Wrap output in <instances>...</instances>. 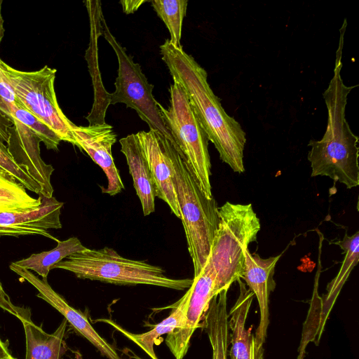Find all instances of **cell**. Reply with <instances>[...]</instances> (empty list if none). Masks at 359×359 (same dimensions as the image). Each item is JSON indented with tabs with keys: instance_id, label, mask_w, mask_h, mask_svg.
Segmentation results:
<instances>
[{
	"instance_id": "1",
	"label": "cell",
	"mask_w": 359,
	"mask_h": 359,
	"mask_svg": "<svg viewBox=\"0 0 359 359\" xmlns=\"http://www.w3.org/2000/svg\"><path fill=\"white\" fill-rule=\"evenodd\" d=\"M162 60L173 81L184 89L205 131L215 147L220 159L238 173L245 170L243 151L246 134L240 123L223 109L213 93L206 71L183 48L173 46L169 39L160 46Z\"/></svg>"
},
{
	"instance_id": "2",
	"label": "cell",
	"mask_w": 359,
	"mask_h": 359,
	"mask_svg": "<svg viewBox=\"0 0 359 359\" xmlns=\"http://www.w3.org/2000/svg\"><path fill=\"white\" fill-rule=\"evenodd\" d=\"M346 26L344 19L339 29L333 76L323 93L327 110L326 130L320 140L309 142L308 160L312 169L311 177L326 176L351 189L359 184L358 137L349 127L345 110L348 95L358 85L346 86L341 76Z\"/></svg>"
},
{
	"instance_id": "3",
	"label": "cell",
	"mask_w": 359,
	"mask_h": 359,
	"mask_svg": "<svg viewBox=\"0 0 359 359\" xmlns=\"http://www.w3.org/2000/svg\"><path fill=\"white\" fill-rule=\"evenodd\" d=\"M169 152L174 168L173 183L184 229L189 252L196 276L210 255L218 226V207L200 189L189 165L177 147L170 141Z\"/></svg>"
},
{
	"instance_id": "4",
	"label": "cell",
	"mask_w": 359,
	"mask_h": 359,
	"mask_svg": "<svg viewBox=\"0 0 359 359\" xmlns=\"http://www.w3.org/2000/svg\"><path fill=\"white\" fill-rule=\"evenodd\" d=\"M53 269L69 271L82 279L121 285L142 284L183 290L193 282V278H169L161 267L125 258L107 247L98 250L86 248L69 255Z\"/></svg>"
},
{
	"instance_id": "5",
	"label": "cell",
	"mask_w": 359,
	"mask_h": 359,
	"mask_svg": "<svg viewBox=\"0 0 359 359\" xmlns=\"http://www.w3.org/2000/svg\"><path fill=\"white\" fill-rule=\"evenodd\" d=\"M219 222L208 259L215 274V292L228 290L241 279L244 269L243 250L257 241L259 219L252 204L226 202L218 208Z\"/></svg>"
},
{
	"instance_id": "6",
	"label": "cell",
	"mask_w": 359,
	"mask_h": 359,
	"mask_svg": "<svg viewBox=\"0 0 359 359\" xmlns=\"http://www.w3.org/2000/svg\"><path fill=\"white\" fill-rule=\"evenodd\" d=\"M168 108L158 103L165 125L204 194L213 198L208 139L183 87L173 81Z\"/></svg>"
},
{
	"instance_id": "7",
	"label": "cell",
	"mask_w": 359,
	"mask_h": 359,
	"mask_svg": "<svg viewBox=\"0 0 359 359\" xmlns=\"http://www.w3.org/2000/svg\"><path fill=\"white\" fill-rule=\"evenodd\" d=\"M4 74L22 107L53 130L62 141L75 145L76 126L60 109L54 88L57 70L44 66L34 72L17 70L0 60Z\"/></svg>"
},
{
	"instance_id": "8",
	"label": "cell",
	"mask_w": 359,
	"mask_h": 359,
	"mask_svg": "<svg viewBox=\"0 0 359 359\" xmlns=\"http://www.w3.org/2000/svg\"><path fill=\"white\" fill-rule=\"evenodd\" d=\"M101 33L114 49L118 60V76L114 83L115 90L108 94L109 104L123 103L136 111L150 130H156L169 139L176 147L170 131L161 114L158 102L152 91L154 86L149 83L138 63L134 62L109 31L104 18L100 15Z\"/></svg>"
},
{
	"instance_id": "9",
	"label": "cell",
	"mask_w": 359,
	"mask_h": 359,
	"mask_svg": "<svg viewBox=\"0 0 359 359\" xmlns=\"http://www.w3.org/2000/svg\"><path fill=\"white\" fill-rule=\"evenodd\" d=\"M189 302L184 327L167 334L165 343L175 359H183L190 345L191 338L198 327H203L205 315L215 292V274L210 260L194 276L187 291Z\"/></svg>"
},
{
	"instance_id": "10",
	"label": "cell",
	"mask_w": 359,
	"mask_h": 359,
	"mask_svg": "<svg viewBox=\"0 0 359 359\" xmlns=\"http://www.w3.org/2000/svg\"><path fill=\"white\" fill-rule=\"evenodd\" d=\"M72 133L75 145L85 151L105 173L108 184L107 187H102V192L110 196L121 193L124 185L111 154V147L116 141L113 127L105 122L88 126H76Z\"/></svg>"
},
{
	"instance_id": "11",
	"label": "cell",
	"mask_w": 359,
	"mask_h": 359,
	"mask_svg": "<svg viewBox=\"0 0 359 359\" xmlns=\"http://www.w3.org/2000/svg\"><path fill=\"white\" fill-rule=\"evenodd\" d=\"M136 135L156 185V197L163 200L180 219L173 183L174 168L169 152L170 140L154 130L140 131Z\"/></svg>"
},
{
	"instance_id": "12",
	"label": "cell",
	"mask_w": 359,
	"mask_h": 359,
	"mask_svg": "<svg viewBox=\"0 0 359 359\" xmlns=\"http://www.w3.org/2000/svg\"><path fill=\"white\" fill-rule=\"evenodd\" d=\"M10 269L32 285L38 290L36 297L58 311L74 330L89 341L102 355L107 359H121L115 348L96 332L88 318L57 293L48 284L47 278L41 279L29 270L18 267L13 262L10 264Z\"/></svg>"
},
{
	"instance_id": "13",
	"label": "cell",
	"mask_w": 359,
	"mask_h": 359,
	"mask_svg": "<svg viewBox=\"0 0 359 359\" xmlns=\"http://www.w3.org/2000/svg\"><path fill=\"white\" fill-rule=\"evenodd\" d=\"M13 126L9 129L10 137L7 144L8 152L14 161L24 168L28 174L41 187V195L53 196V188L50 177L54 168L46 164L40 154V138L27 126L13 118Z\"/></svg>"
},
{
	"instance_id": "14",
	"label": "cell",
	"mask_w": 359,
	"mask_h": 359,
	"mask_svg": "<svg viewBox=\"0 0 359 359\" xmlns=\"http://www.w3.org/2000/svg\"><path fill=\"white\" fill-rule=\"evenodd\" d=\"M39 196L41 204L37 209L0 212V236L40 235L56 242L60 241L48 229L62 228L60 217L63 203L53 196L46 198L41 194Z\"/></svg>"
},
{
	"instance_id": "15",
	"label": "cell",
	"mask_w": 359,
	"mask_h": 359,
	"mask_svg": "<svg viewBox=\"0 0 359 359\" xmlns=\"http://www.w3.org/2000/svg\"><path fill=\"white\" fill-rule=\"evenodd\" d=\"M243 253L245 263L241 278L257 299L260 319L255 337L264 345L269 324V296L276 288L275 267L281 255L262 259L258 254L250 253L248 248L244 249Z\"/></svg>"
},
{
	"instance_id": "16",
	"label": "cell",
	"mask_w": 359,
	"mask_h": 359,
	"mask_svg": "<svg viewBox=\"0 0 359 359\" xmlns=\"http://www.w3.org/2000/svg\"><path fill=\"white\" fill-rule=\"evenodd\" d=\"M239 295L234 305L228 313V327L230 335L231 359H264V349L252 332V327L245 328V323L250 311L254 293L239 279Z\"/></svg>"
},
{
	"instance_id": "17",
	"label": "cell",
	"mask_w": 359,
	"mask_h": 359,
	"mask_svg": "<svg viewBox=\"0 0 359 359\" xmlns=\"http://www.w3.org/2000/svg\"><path fill=\"white\" fill-rule=\"evenodd\" d=\"M144 216L155 211L156 185L136 134L119 140Z\"/></svg>"
},
{
	"instance_id": "18",
	"label": "cell",
	"mask_w": 359,
	"mask_h": 359,
	"mask_svg": "<svg viewBox=\"0 0 359 359\" xmlns=\"http://www.w3.org/2000/svg\"><path fill=\"white\" fill-rule=\"evenodd\" d=\"M189 302V294H185L172 306L170 315L161 323L156 324L151 330L142 334H133L119 325L111 320H100L105 322L116 328L128 339L140 346L151 359H158L154 351L156 341L163 334H168L175 330H180L184 327Z\"/></svg>"
},
{
	"instance_id": "19",
	"label": "cell",
	"mask_w": 359,
	"mask_h": 359,
	"mask_svg": "<svg viewBox=\"0 0 359 359\" xmlns=\"http://www.w3.org/2000/svg\"><path fill=\"white\" fill-rule=\"evenodd\" d=\"M26 339L25 359H61L67 348L64 337L67 321L63 319L53 334L35 325L31 316L21 321Z\"/></svg>"
},
{
	"instance_id": "20",
	"label": "cell",
	"mask_w": 359,
	"mask_h": 359,
	"mask_svg": "<svg viewBox=\"0 0 359 359\" xmlns=\"http://www.w3.org/2000/svg\"><path fill=\"white\" fill-rule=\"evenodd\" d=\"M203 327L208 334L212 347V359H227L230 335L227 298L224 295L215 297L211 300Z\"/></svg>"
},
{
	"instance_id": "21",
	"label": "cell",
	"mask_w": 359,
	"mask_h": 359,
	"mask_svg": "<svg viewBox=\"0 0 359 359\" xmlns=\"http://www.w3.org/2000/svg\"><path fill=\"white\" fill-rule=\"evenodd\" d=\"M86 248L79 238L71 237L57 242V246L49 251L32 254L29 257L13 262L18 267L32 270L42 278H47L53 267L70 255L83 251Z\"/></svg>"
},
{
	"instance_id": "22",
	"label": "cell",
	"mask_w": 359,
	"mask_h": 359,
	"mask_svg": "<svg viewBox=\"0 0 359 359\" xmlns=\"http://www.w3.org/2000/svg\"><path fill=\"white\" fill-rule=\"evenodd\" d=\"M41 204L40 196H29L20 183L0 168V212L29 211Z\"/></svg>"
},
{
	"instance_id": "23",
	"label": "cell",
	"mask_w": 359,
	"mask_h": 359,
	"mask_svg": "<svg viewBox=\"0 0 359 359\" xmlns=\"http://www.w3.org/2000/svg\"><path fill=\"white\" fill-rule=\"evenodd\" d=\"M344 251V259L335 278L327 285V302H334L351 271L359 259V231L352 236L345 233L342 240L335 243Z\"/></svg>"
},
{
	"instance_id": "24",
	"label": "cell",
	"mask_w": 359,
	"mask_h": 359,
	"mask_svg": "<svg viewBox=\"0 0 359 359\" xmlns=\"http://www.w3.org/2000/svg\"><path fill=\"white\" fill-rule=\"evenodd\" d=\"M157 15L163 20L170 34V43L182 48L180 43L187 0H152L150 1Z\"/></svg>"
},
{
	"instance_id": "25",
	"label": "cell",
	"mask_w": 359,
	"mask_h": 359,
	"mask_svg": "<svg viewBox=\"0 0 359 359\" xmlns=\"http://www.w3.org/2000/svg\"><path fill=\"white\" fill-rule=\"evenodd\" d=\"M7 105L11 120L15 118L27 126L40 138L48 149L58 150V145L62 140L53 130L26 109L9 102H7Z\"/></svg>"
},
{
	"instance_id": "26",
	"label": "cell",
	"mask_w": 359,
	"mask_h": 359,
	"mask_svg": "<svg viewBox=\"0 0 359 359\" xmlns=\"http://www.w3.org/2000/svg\"><path fill=\"white\" fill-rule=\"evenodd\" d=\"M0 168L8 173L26 189L41 194V187L27 170L18 165L8 152L7 146L0 142Z\"/></svg>"
},
{
	"instance_id": "27",
	"label": "cell",
	"mask_w": 359,
	"mask_h": 359,
	"mask_svg": "<svg viewBox=\"0 0 359 359\" xmlns=\"http://www.w3.org/2000/svg\"><path fill=\"white\" fill-rule=\"evenodd\" d=\"M0 308L15 316L20 321L31 316L30 310L28 308H23L15 306L11 301L9 297L4 290L0 282Z\"/></svg>"
},
{
	"instance_id": "28",
	"label": "cell",
	"mask_w": 359,
	"mask_h": 359,
	"mask_svg": "<svg viewBox=\"0 0 359 359\" xmlns=\"http://www.w3.org/2000/svg\"><path fill=\"white\" fill-rule=\"evenodd\" d=\"M1 60V58H0ZM0 95L6 101L14 103L21 107H23L20 102L16 97L13 88L10 85L8 79L4 74V71L0 65ZM24 108V107H23Z\"/></svg>"
},
{
	"instance_id": "29",
	"label": "cell",
	"mask_w": 359,
	"mask_h": 359,
	"mask_svg": "<svg viewBox=\"0 0 359 359\" xmlns=\"http://www.w3.org/2000/svg\"><path fill=\"white\" fill-rule=\"evenodd\" d=\"M13 126V122L0 112V142H8L10 134L9 129Z\"/></svg>"
},
{
	"instance_id": "30",
	"label": "cell",
	"mask_w": 359,
	"mask_h": 359,
	"mask_svg": "<svg viewBox=\"0 0 359 359\" xmlns=\"http://www.w3.org/2000/svg\"><path fill=\"white\" fill-rule=\"evenodd\" d=\"M147 1L146 0H125L121 1L120 4L122 5L123 12L130 14L136 11L142 4Z\"/></svg>"
},
{
	"instance_id": "31",
	"label": "cell",
	"mask_w": 359,
	"mask_h": 359,
	"mask_svg": "<svg viewBox=\"0 0 359 359\" xmlns=\"http://www.w3.org/2000/svg\"><path fill=\"white\" fill-rule=\"evenodd\" d=\"M8 340L3 341L0 337V359L11 358L12 354L8 349Z\"/></svg>"
},
{
	"instance_id": "32",
	"label": "cell",
	"mask_w": 359,
	"mask_h": 359,
	"mask_svg": "<svg viewBox=\"0 0 359 359\" xmlns=\"http://www.w3.org/2000/svg\"><path fill=\"white\" fill-rule=\"evenodd\" d=\"M305 347H304V346H302V345L300 346L299 349V355H298L297 359H304V358Z\"/></svg>"
},
{
	"instance_id": "33",
	"label": "cell",
	"mask_w": 359,
	"mask_h": 359,
	"mask_svg": "<svg viewBox=\"0 0 359 359\" xmlns=\"http://www.w3.org/2000/svg\"><path fill=\"white\" fill-rule=\"evenodd\" d=\"M2 22H3V20L1 18V4H0V42H1V38L4 35V29H2L3 28Z\"/></svg>"
},
{
	"instance_id": "34",
	"label": "cell",
	"mask_w": 359,
	"mask_h": 359,
	"mask_svg": "<svg viewBox=\"0 0 359 359\" xmlns=\"http://www.w3.org/2000/svg\"><path fill=\"white\" fill-rule=\"evenodd\" d=\"M3 359H17V358H15L13 356H12L11 358H3Z\"/></svg>"
}]
</instances>
